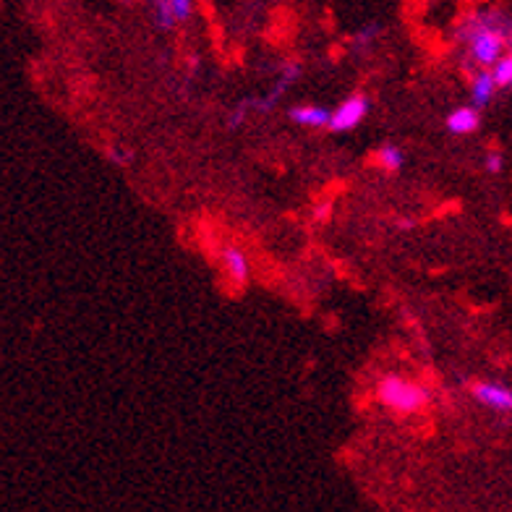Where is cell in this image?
Wrapping results in <instances>:
<instances>
[{"mask_svg":"<svg viewBox=\"0 0 512 512\" xmlns=\"http://www.w3.org/2000/svg\"><path fill=\"white\" fill-rule=\"evenodd\" d=\"M463 34L471 61L484 71H492L507 55V45H512V21L499 14L476 16L468 21Z\"/></svg>","mask_w":512,"mask_h":512,"instance_id":"cell-1","label":"cell"},{"mask_svg":"<svg viewBox=\"0 0 512 512\" xmlns=\"http://www.w3.org/2000/svg\"><path fill=\"white\" fill-rule=\"evenodd\" d=\"M152 11H155V21L160 29H173L176 27V11L170 6V0H152Z\"/></svg>","mask_w":512,"mask_h":512,"instance_id":"cell-10","label":"cell"},{"mask_svg":"<svg viewBox=\"0 0 512 512\" xmlns=\"http://www.w3.org/2000/svg\"><path fill=\"white\" fill-rule=\"evenodd\" d=\"M447 131L455 136H468L476 134L481 126V110L473 108V105H460V108L452 110L447 115Z\"/></svg>","mask_w":512,"mask_h":512,"instance_id":"cell-6","label":"cell"},{"mask_svg":"<svg viewBox=\"0 0 512 512\" xmlns=\"http://www.w3.org/2000/svg\"><path fill=\"white\" fill-rule=\"evenodd\" d=\"M484 168L492 173V176H499L502 173V168H505V157H502V152H489L484 160Z\"/></svg>","mask_w":512,"mask_h":512,"instance_id":"cell-12","label":"cell"},{"mask_svg":"<svg viewBox=\"0 0 512 512\" xmlns=\"http://www.w3.org/2000/svg\"><path fill=\"white\" fill-rule=\"evenodd\" d=\"M492 74L499 89H512V53H507L505 58L492 68Z\"/></svg>","mask_w":512,"mask_h":512,"instance_id":"cell-11","label":"cell"},{"mask_svg":"<svg viewBox=\"0 0 512 512\" xmlns=\"http://www.w3.org/2000/svg\"><path fill=\"white\" fill-rule=\"evenodd\" d=\"M290 121L304 128H330L332 110L322 105H298V108H290Z\"/></svg>","mask_w":512,"mask_h":512,"instance_id":"cell-7","label":"cell"},{"mask_svg":"<svg viewBox=\"0 0 512 512\" xmlns=\"http://www.w3.org/2000/svg\"><path fill=\"white\" fill-rule=\"evenodd\" d=\"M220 264H223L225 275L230 277L233 285L249 283V259H246V254L238 246H223V251H220Z\"/></svg>","mask_w":512,"mask_h":512,"instance_id":"cell-5","label":"cell"},{"mask_svg":"<svg viewBox=\"0 0 512 512\" xmlns=\"http://www.w3.org/2000/svg\"><path fill=\"white\" fill-rule=\"evenodd\" d=\"M473 398L484 408L497 413H512V387L502 382H476L471 387Z\"/></svg>","mask_w":512,"mask_h":512,"instance_id":"cell-4","label":"cell"},{"mask_svg":"<svg viewBox=\"0 0 512 512\" xmlns=\"http://www.w3.org/2000/svg\"><path fill=\"white\" fill-rule=\"evenodd\" d=\"M110 160L118 162V165H126V162H128V149L113 147V149H110Z\"/></svg>","mask_w":512,"mask_h":512,"instance_id":"cell-14","label":"cell"},{"mask_svg":"<svg viewBox=\"0 0 512 512\" xmlns=\"http://www.w3.org/2000/svg\"><path fill=\"white\" fill-rule=\"evenodd\" d=\"M377 400L390 411L411 416V413L424 411L432 400V392L403 374H384L377 384Z\"/></svg>","mask_w":512,"mask_h":512,"instance_id":"cell-2","label":"cell"},{"mask_svg":"<svg viewBox=\"0 0 512 512\" xmlns=\"http://www.w3.org/2000/svg\"><path fill=\"white\" fill-rule=\"evenodd\" d=\"M366 115H369V97L356 92L348 100H343L332 110V121H330V131L332 134H348L353 128L361 126Z\"/></svg>","mask_w":512,"mask_h":512,"instance_id":"cell-3","label":"cell"},{"mask_svg":"<svg viewBox=\"0 0 512 512\" xmlns=\"http://www.w3.org/2000/svg\"><path fill=\"white\" fill-rule=\"evenodd\" d=\"M377 162L382 165L384 170H387V173H398L405 162L403 149L395 147V144H382V147L377 149Z\"/></svg>","mask_w":512,"mask_h":512,"instance_id":"cell-9","label":"cell"},{"mask_svg":"<svg viewBox=\"0 0 512 512\" xmlns=\"http://www.w3.org/2000/svg\"><path fill=\"white\" fill-rule=\"evenodd\" d=\"M497 81H494V74L492 71H476L471 79V102L473 108H486L489 102L494 100V95H497Z\"/></svg>","mask_w":512,"mask_h":512,"instance_id":"cell-8","label":"cell"},{"mask_svg":"<svg viewBox=\"0 0 512 512\" xmlns=\"http://www.w3.org/2000/svg\"><path fill=\"white\" fill-rule=\"evenodd\" d=\"M170 6H173V11H176L178 21L189 19L191 11H194V0H170Z\"/></svg>","mask_w":512,"mask_h":512,"instance_id":"cell-13","label":"cell"}]
</instances>
